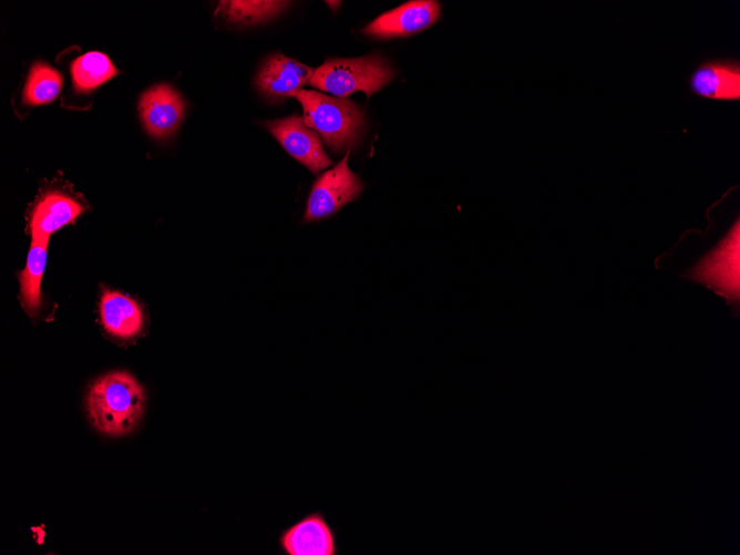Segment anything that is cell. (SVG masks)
Wrapping results in <instances>:
<instances>
[{"label": "cell", "instance_id": "1", "mask_svg": "<svg viewBox=\"0 0 740 555\" xmlns=\"http://www.w3.org/2000/svg\"><path fill=\"white\" fill-rule=\"evenodd\" d=\"M144 392L135 378L124 371L110 372L95 380L88 393L92 424L107 435L127 433L142 415Z\"/></svg>", "mask_w": 740, "mask_h": 555}, {"label": "cell", "instance_id": "2", "mask_svg": "<svg viewBox=\"0 0 740 555\" xmlns=\"http://www.w3.org/2000/svg\"><path fill=\"white\" fill-rule=\"evenodd\" d=\"M289 96L302 105L304 123L332 151L350 150L362 135L366 127L363 114L351 101L302 89Z\"/></svg>", "mask_w": 740, "mask_h": 555}, {"label": "cell", "instance_id": "3", "mask_svg": "<svg viewBox=\"0 0 740 555\" xmlns=\"http://www.w3.org/2000/svg\"><path fill=\"white\" fill-rule=\"evenodd\" d=\"M394 76L389 63L380 55L354 59H330L317 68L309 84L338 97L364 92L370 97Z\"/></svg>", "mask_w": 740, "mask_h": 555}, {"label": "cell", "instance_id": "4", "mask_svg": "<svg viewBox=\"0 0 740 555\" xmlns=\"http://www.w3.org/2000/svg\"><path fill=\"white\" fill-rule=\"evenodd\" d=\"M348 156L349 151L337 165L316 179L308 196L304 223L327 218L360 195L363 185L349 168Z\"/></svg>", "mask_w": 740, "mask_h": 555}, {"label": "cell", "instance_id": "5", "mask_svg": "<svg viewBox=\"0 0 740 555\" xmlns=\"http://www.w3.org/2000/svg\"><path fill=\"white\" fill-rule=\"evenodd\" d=\"M284 555H338L337 532L320 511L304 515L280 531L277 538Z\"/></svg>", "mask_w": 740, "mask_h": 555}, {"label": "cell", "instance_id": "6", "mask_svg": "<svg viewBox=\"0 0 740 555\" xmlns=\"http://www.w3.org/2000/svg\"><path fill=\"white\" fill-rule=\"evenodd\" d=\"M265 126L287 153L311 173L317 174L332 164L322 148L319 135L304 123L302 117L291 115L267 121Z\"/></svg>", "mask_w": 740, "mask_h": 555}, {"label": "cell", "instance_id": "7", "mask_svg": "<svg viewBox=\"0 0 740 555\" xmlns=\"http://www.w3.org/2000/svg\"><path fill=\"white\" fill-rule=\"evenodd\" d=\"M739 219L726 237L692 269L690 276L705 281L729 297L739 290Z\"/></svg>", "mask_w": 740, "mask_h": 555}, {"label": "cell", "instance_id": "8", "mask_svg": "<svg viewBox=\"0 0 740 555\" xmlns=\"http://www.w3.org/2000/svg\"><path fill=\"white\" fill-rule=\"evenodd\" d=\"M439 17L438 1H409L379 16L363 29V33L377 39L408 37L429 28Z\"/></svg>", "mask_w": 740, "mask_h": 555}, {"label": "cell", "instance_id": "9", "mask_svg": "<svg viewBox=\"0 0 740 555\" xmlns=\"http://www.w3.org/2000/svg\"><path fill=\"white\" fill-rule=\"evenodd\" d=\"M184 101L168 84H158L142 94L140 114L145 130L157 138L172 135L184 115Z\"/></svg>", "mask_w": 740, "mask_h": 555}, {"label": "cell", "instance_id": "10", "mask_svg": "<svg viewBox=\"0 0 740 555\" xmlns=\"http://www.w3.org/2000/svg\"><path fill=\"white\" fill-rule=\"evenodd\" d=\"M315 70L284 54L270 55L260 68L256 86L270 100H284L308 84Z\"/></svg>", "mask_w": 740, "mask_h": 555}, {"label": "cell", "instance_id": "11", "mask_svg": "<svg viewBox=\"0 0 740 555\" xmlns=\"http://www.w3.org/2000/svg\"><path fill=\"white\" fill-rule=\"evenodd\" d=\"M689 88L696 95L720 101L740 99V65L733 60L705 61L691 72Z\"/></svg>", "mask_w": 740, "mask_h": 555}, {"label": "cell", "instance_id": "12", "mask_svg": "<svg viewBox=\"0 0 740 555\" xmlns=\"http://www.w3.org/2000/svg\"><path fill=\"white\" fill-rule=\"evenodd\" d=\"M83 207L72 197L50 192L34 205L30 217V229L33 240H48L49 236L73 222Z\"/></svg>", "mask_w": 740, "mask_h": 555}, {"label": "cell", "instance_id": "13", "mask_svg": "<svg viewBox=\"0 0 740 555\" xmlns=\"http://www.w3.org/2000/svg\"><path fill=\"white\" fill-rule=\"evenodd\" d=\"M100 315L104 329L119 339L134 338L143 328L141 307L134 299L119 291L103 292Z\"/></svg>", "mask_w": 740, "mask_h": 555}, {"label": "cell", "instance_id": "14", "mask_svg": "<svg viewBox=\"0 0 740 555\" xmlns=\"http://www.w3.org/2000/svg\"><path fill=\"white\" fill-rule=\"evenodd\" d=\"M48 240H33L27 264L20 274V298L23 308L34 316L41 305L40 285L47 260Z\"/></svg>", "mask_w": 740, "mask_h": 555}, {"label": "cell", "instance_id": "15", "mask_svg": "<svg viewBox=\"0 0 740 555\" xmlns=\"http://www.w3.org/2000/svg\"><path fill=\"white\" fill-rule=\"evenodd\" d=\"M117 70L104 53L91 51L71 64L73 85L76 92H90L112 79Z\"/></svg>", "mask_w": 740, "mask_h": 555}, {"label": "cell", "instance_id": "16", "mask_svg": "<svg viewBox=\"0 0 740 555\" xmlns=\"http://www.w3.org/2000/svg\"><path fill=\"white\" fill-rule=\"evenodd\" d=\"M61 88V74L50 65L37 62L29 72L23 89V102L28 105L50 103L59 95Z\"/></svg>", "mask_w": 740, "mask_h": 555}, {"label": "cell", "instance_id": "17", "mask_svg": "<svg viewBox=\"0 0 740 555\" xmlns=\"http://www.w3.org/2000/svg\"><path fill=\"white\" fill-rule=\"evenodd\" d=\"M289 3V1H222L217 12L230 22L251 24L276 17Z\"/></svg>", "mask_w": 740, "mask_h": 555}]
</instances>
